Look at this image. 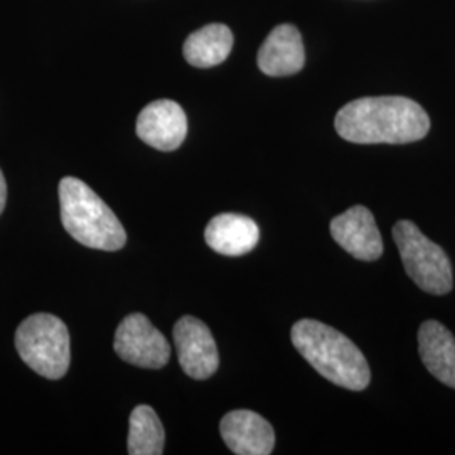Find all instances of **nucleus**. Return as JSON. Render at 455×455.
Wrapping results in <instances>:
<instances>
[{
  "mask_svg": "<svg viewBox=\"0 0 455 455\" xmlns=\"http://www.w3.org/2000/svg\"><path fill=\"white\" fill-rule=\"evenodd\" d=\"M336 131L355 144H410L428 133L430 118L410 98H359L338 112Z\"/></svg>",
  "mask_w": 455,
  "mask_h": 455,
  "instance_id": "f257e3e1",
  "label": "nucleus"
},
{
  "mask_svg": "<svg viewBox=\"0 0 455 455\" xmlns=\"http://www.w3.org/2000/svg\"><path fill=\"white\" fill-rule=\"evenodd\" d=\"M292 342L302 358L331 383L351 391L370 385L371 371L364 355L334 327L302 319L293 324Z\"/></svg>",
  "mask_w": 455,
  "mask_h": 455,
  "instance_id": "f03ea898",
  "label": "nucleus"
},
{
  "mask_svg": "<svg viewBox=\"0 0 455 455\" xmlns=\"http://www.w3.org/2000/svg\"><path fill=\"white\" fill-rule=\"evenodd\" d=\"M60 204L63 227L78 243L105 251L124 248L125 228L88 184L76 178L61 180Z\"/></svg>",
  "mask_w": 455,
  "mask_h": 455,
  "instance_id": "7ed1b4c3",
  "label": "nucleus"
},
{
  "mask_svg": "<svg viewBox=\"0 0 455 455\" xmlns=\"http://www.w3.org/2000/svg\"><path fill=\"white\" fill-rule=\"evenodd\" d=\"M16 347L22 361L48 379L65 376L69 361V332L61 319L51 314H34L17 327Z\"/></svg>",
  "mask_w": 455,
  "mask_h": 455,
  "instance_id": "20e7f679",
  "label": "nucleus"
},
{
  "mask_svg": "<svg viewBox=\"0 0 455 455\" xmlns=\"http://www.w3.org/2000/svg\"><path fill=\"white\" fill-rule=\"evenodd\" d=\"M393 238L410 278L425 292L445 295L452 291V265L439 244L430 242L411 221H398Z\"/></svg>",
  "mask_w": 455,
  "mask_h": 455,
  "instance_id": "39448f33",
  "label": "nucleus"
},
{
  "mask_svg": "<svg viewBox=\"0 0 455 455\" xmlns=\"http://www.w3.org/2000/svg\"><path fill=\"white\" fill-rule=\"evenodd\" d=\"M114 347L124 361L147 370H161L171 358L169 342L144 314H131L120 323Z\"/></svg>",
  "mask_w": 455,
  "mask_h": 455,
  "instance_id": "423d86ee",
  "label": "nucleus"
},
{
  "mask_svg": "<svg viewBox=\"0 0 455 455\" xmlns=\"http://www.w3.org/2000/svg\"><path fill=\"white\" fill-rule=\"evenodd\" d=\"M174 341L184 373L195 379H206L216 373L220 355L210 327L193 315H186L174 325Z\"/></svg>",
  "mask_w": 455,
  "mask_h": 455,
  "instance_id": "0eeeda50",
  "label": "nucleus"
},
{
  "mask_svg": "<svg viewBox=\"0 0 455 455\" xmlns=\"http://www.w3.org/2000/svg\"><path fill=\"white\" fill-rule=\"evenodd\" d=\"M137 135L147 146L163 152L180 148L188 135V118L182 107L172 100L148 103L137 118Z\"/></svg>",
  "mask_w": 455,
  "mask_h": 455,
  "instance_id": "6e6552de",
  "label": "nucleus"
},
{
  "mask_svg": "<svg viewBox=\"0 0 455 455\" xmlns=\"http://www.w3.org/2000/svg\"><path fill=\"white\" fill-rule=\"evenodd\" d=\"M331 235L336 243L358 260H378L383 255V240L373 212L364 206H353L336 216L331 221Z\"/></svg>",
  "mask_w": 455,
  "mask_h": 455,
  "instance_id": "1a4fd4ad",
  "label": "nucleus"
},
{
  "mask_svg": "<svg viewBox=\"0 0 455 455\" xmlns=\"http://www.w3.org/2000/svg\"><path fill=\"white\" fill-rule=\"evenodd\" d=\"M221 437L236 455H268L275 447V432L261 415L250 410L229 411L220 423Z\"/></svg>",
  "mask_w": 455,
  "mask_h": 455,
  "instance_id": "9d476101",
  "label": "nucleus"
},
{
  "mask_svg": "<svg viewBox=\"0 0 455 455\" xmlns=\"http://www.w3.org/2000/svg\"><path fill=\"white\" fill-rule=\"evenodd\" d=\"M306 65L302 36L292 24L276 26L259 51V68L268 76H291Z\"/></svg>",
  "mask_w": 455,
  "mask_h": 455,
  "instance_id": "9b49d317",
  "label": "nucleus"
},
{
  "mask_svg": "<svg viewBox=\"0 0 455 455\" xmlns=\"http://www.w3.org/2000/svg\"><path fill=\"white\" fill-rule=\"evenodd\" d=\"M206 243L225 257L250 253L260 240L259 225L243 214L223 212L214 216L204 231Z\"/></svg>",
  "mask_w": 455,
  "mask_h": 455,
  "instance_id": "f8f14e48",
  "label": "nucleus"
},
{
  "mask_svg": "<svg viewBox=\"0 0 455 455\" xmlns=\"http://www.w3.org/2000/svg\"><path fill=\"white\" fill-rule=\"evenodd\" d=\"M419 351L425 368L443 385L455 390V338L437 321L423 323L419 331Z\"/></svg>",
  "mask_w": 455,
  "mask_h": 455,
  "instance_id": "ddd939ff",
  "label": "nucleus"
},
{
  "mask_svg": "<svg viewBox=\"0 0 455 455\" xmlns=\"http://www.w3.org/2000/svg\"><path fill=\"white\" fill-rule=\"evenodd\" d=\"M233 48V33L225 24H208L184 43V58L196 68L221 65Z\"/></svg>",
  "mask_w": 455,
  "mask_h": 455,
  "instance_id": "4468645a",
  "label": "nucleus"
},
{
  "mask_svg": "<svg viewBox=\"0 0 455 455\" xmlns=\"http://www.w3.org/2000/svg\"><path fill=\"white\" fill-rule=\"evenodd\" d=\"M164 427L157 413L148 405L133 408L129 430V454L161 455L164 452Z\"/></svg>",
  "mask_w": 455,
  "mask_h": 455,
  "instance_id": "2eb2a0df",
  "label": "nucleus"
},
{
  "mask_svg": "<svg viewBox=\"0 0 455 455\" xmlns=\"http://www.w3.org/2000/svg\"><path fill=\"white\" fill-rule=\"evenodd\" d=\"M5 201H7V184H5L4 174L0 171V214H2L4 208H5Z\"/></svg>",
  "mask_w": 455,
  "mask_h": 455,
  "instance_id": "dca6fc26",
  "label": "nucleus"
}]
</instances>
